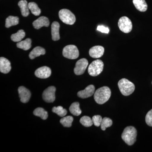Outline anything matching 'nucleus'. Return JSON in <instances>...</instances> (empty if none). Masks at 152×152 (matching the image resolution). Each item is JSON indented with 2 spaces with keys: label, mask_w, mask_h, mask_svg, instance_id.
Wrapping results in <instances>:
<instances>
[{
  "label": "nucleus",
  "mask_w": 152,
  "mask_h": 152,
  "mask_svg": "<svg viewBox=\"0 0 152 152\" xmlns=\"http://www.w3.org/2000/svg\"><path fill=\"white\" fill-rule=\"evenodd\" d=\"M111 95V91L110 88L104 86L99 88L95 92L94 99L97 103L102 104L109 100Z\"/></svg>",
  "instance_id": "nucleus-1"
},
{
  "label": "nucleus",
  "mask_w": 152,
  "mask_h": 152,
  "mask_svg": "<svg viewBox=\"0 0 152 152\" xmlns=\"http://www.w3.org/2000/svg\"><path fill=\"white\" fill-rule=\"evenodd\" d=\"M137 131L134 127L128 126L124 130L121 137L123 140L129 145H132L136 141Z\"/></svg>",
  "instance_id": "nucleus-2"
},
{
  "label": "nucleus",
  "mask_w": 152,
  "mask_h": 152,
  "mask_svg": "<svg viewBox=\"0 0 152 152\" xmlns=\"http://www.w3.org/2000/svg\"><path fill=\"white\" fill-rule=\"evenodd\" d=\"M118 86L120 91L124 96H129L134 91V85L126 79L120 80L118 83Z\"/></svg>",
  "instance_id": "nucleus-3"
},
{
  "label": "nucleus",
  "mask_w": 152,
  "mask_h": 152,
  "mask_svg": "<svg viewBox=\"0 0 152 152\" xmlns=\"http://www.w3.org/2000/svg\"><path fill=\"white\" fill-rule=\"evenodd\" d=\"M104 63L101 60H96L90 64L88 68V72L90 75L96 77L99 75L102 72Z\"/></svg>",
  "instance_id": "nucleus-4"
},
{
  "label": "nucleus",
  "mask_w": 152,
  "mask_h": 152,
  "mask_svg": "<svg viewBox=\"0 0 152 152\" xmlns=\"http://www.w3.org/2000/svg\"><path fill=\"white\" fill-rule=\"evenodd\" d=\"M60 20L66 24L73 25L76 21L75 15L70 11L67 9H63L59 12Z\"/></svg>",
  "instance_id": "nucleus-5"
},
{
  "label": "nucleus",
  "mask_w": 152,
  "mask_h": 152,
  "mask_svg": "<svg viewBox=\"0 0 152 152\" xmlns=\"http://www.w3.org/2000/svg\"><path fill=\"white\" fill-rule=\"evenodd\" d=\"M63 55L67 58L75 59L79 56L78 49L74 45H69L63 49Z\"/></svg>",
  "instance_id": "nucleus-6"
},
{
  "label": "nucleus",
  "mask_w": 152,
  "mask_h": 152,
  "mask_svg": "<svg viewBox=\"0 0 152 152\" xmlns=\"http://www.w3.org/2000/svg\"><path fill=\"white\" fill-rule=\"evenodd\" d=\"M118 26L120 30L125 33L130 32L132 29V22L127 17L120 18L118 22Z\"/></svg>",
  "instance_id": "nucleus-7"
},
{
  "label": "nucleus",
  "mask_w": 152,
  "mask_h": 152,
  "mask_svg": "<svg viewBox=\"0 0 152 152\" xmlns=\"http://www.w3.org/2000/svg\"><path fill=\"white\" fill-rule=\"evenodd\" d=\"M88 65V62L86 58H82L76 63L74 69V72L77 75H80L84 73Z\"/></svg>",
  "instance_id": "nucleus-8"
},
{
  "label": "nucleus",
  "mask_w": 152,
  "mask_h": 152,
  "mask_svg": "<svg viewBox=\"0 0 152 152\" xmlns=\"http://www.w3.org/2000/svg\"><path fill=\"white\" fill-rule=\"evenodd\" d=\"M56 88L54 86H50L44 91L42 98L45 102L48 103H52L54 102L56 99Z\"/></svg>",
  "instance_id": "nucleus-9"
},
{
  "label": "nucleus",
  "mask_w": 152,
  "mask_h": 152,
  "mask_svg": "<svg viewBox=\"0 0 152 152\" xmlns=\"http://www.w3.org/2000/svg\"><path fill=\"white\" fill-rule=\"evenodd\" d=\"M18 91L21 102L23 103H26L28 102L31 97V93L30 91L24 87L20 86Z\"/></svg>",
  "instance_id": "nucleus-10"
},
{
  "label": "nucleus",
  "mask_w": 152,
  "mask_h": 152,
  "mask_svg": "<svg viewBox=\"0 0 152 152\" xmlns=\"http://www.w3.org/2000/svg\"><path fill=\"white\" fill-rule=\"evenodd\" d=\"M51 70L48 67L42 66L39 68L35 72L36 77L41 79H46L50 76Z\"/></svg>",
  "instance_id": "nucleus-11"
},
{
  "label": "nucleus",
  "mask_w": 152,
  "mask_h": 152,
  "mask_svg": "<svg viewBox=\"0 0 152 152\" xmlns=\"http://www.w3.org/2000/svg\"><path fill=\"white\" fill-rule=\"evenodd\" d=\"M95 88L93 85H89L87 86L84 90L80 91L77 93L79 97L82 99H86L91 96L94 94Z\"/></svg>",
  "instance_id": "nucleus-12"
},
{
  "label": "nucleus",
  "mask_w": 152,
  "mask_h": 152,
  "mask_svg": "<svg viewBox=\"0 0 152 152\" xmlns=\"http://www.w3.org/2000/svg\"><path fill=\"white\" fill-rule=\"evenodd\" d=\"M104 48L101 46H95L89 50L90 56L94 58H101L104 55Z\"/></svg>",
  "instance_id": "nucleus-13"
},
{
  "label": "nucleus",
  "mask_w": 152,
  "mask_h": 152,
  "mask_svg": "<svg viewBox=\"0 0 152 152\" xmlns=\"http://www.w3.org/2000/svg\"><path fill=\"white\" fill-rule=\"evenodd\" d=\"M33 25L36 29H39L42 27H48L50 25V22L47 17L42 16L33 22Z\"/></svg>",
  "instance_id": "nucleus-14"
},
{
  "label": "nucleus",
  "mask_w": 152,
  "mask_h": 152,
  "mask_svg": "<svg viewBox=\"0 0 152 152\" xmlns=\"http://www.w3.org/2000/svg\"><path fill=\"white\" fill-rule=\"evenodd\" d=\"M11 63L8 60L4 57L0 58V71L4 74L8 73L11 70Z\"/></svg>",
  "instance_id": "nucleus-15"
},
{
  "label": "nucleus",
  "mask_w": 152,
  "mask_h": 152,
  "mask_svg": "<svg viewBox=\"0 0 152 152\" xmlns=\"http://www.w3.org/2000/svg\"><path fill=\"white\" fill-rule=\"evenodd\" d=\"M60 24L58 22H53L51 25V34L52 39L54 41L60 39Z\"/></svg>",
  "instance_id": "nucleus-16"
},
{
  "label": "nucleus",
  "mask_w": 152,
  "mask_h": 152,
  "mask_svg": "<svg viewBox=\"0 0 152 152\" xmlns=\"http://www.w3.org/2000/svg\"><path fill=\"white\" fill-rule=\"evenodd\" d=\"M45 50L43 48L40 47H37L31 52L29 55V57L31 59H34L41 55H45Z\"/></svg>",
  "instance_id": "nucleus-17"
},
{
  "label": "nucleus",
  "mask_w": 152,
  "mask_h": 152,
  "mask_svg": "<svg viewBox=\"0 0 152 152\" xmlns=\"http://www.w3.org/2000/svg\"><path fill=\"white\" fill-rule=\"evenodd\" d=\"M133 2L136 8L140 12H145L148 9V5L145 0H133Z\"/></svg>",
  "instance_id": "nucleus-18"
},
{
  "label": "nucleus",
  "mask_w": 152,
  "mask_h": 152,
  "mask_svg": "<svg viewBox=\"0 0 152 152\" xmlns=\"http://www.w3.org/2000/svg\"><path fill=\"white\" fill-rule=\"evenodd\" d=\"M18 5L20 9L22 15L25 17H27L29 15V9L27 1L26 0H21L19 2Z\"/></svg>",
  "instance_id": "nucleus-19"
},
{
  "label": "nucleus",
  "mask_w": 152,
  "mask_h": 152,
  "mask_svg": "<svg viewBox=\"0 0 152 152\" xmlns=\"http://www.w3.org/2000/svg\"><path fill=\"white\" fill-rule=\"evenodd\" d=\"M31 40L27 38L24 41H20L17 44V46L19 48L23 49L24 50H27L31 47Z\"/></svg>",
  "instance_id": "nucleus-20"
},
{
  "label": "nucleus",
  "mask_w": 152,
  "mask_h": 152,
  "mask_svg": "<svg viewBox=\"0 0 152 152\" xmlns=\"http://www.w3.org/2000/svg\"><path fill=\"white\" fill-rule=\"evenodd\" d=\"M69 111L74 115L78 116L81 115V110L80 108V104L77 102L73 103L69 107Z\"/></svg>",
  "instance_id": "nucleus-21"
},
{
  "label": "nucleus",
  "mask_w": 152,
  "mask_h": 152,
  "mask_svg": "<svg viewBox=\"0 0 152 152\" xmlns=\"http://www.w3.org/2000/svg\"><path fill=\"white\" fill-rule=\"evenodd\" d=\"M19 18L18 17L10 16L6 20L5 26L9 28L12 26H16L19 23Z\"/></svg>",
  "instance_id": "nucleus-22"
},
{
  "label": "nucleus",
  "mask_w": 152,
  "mask_h": 152,
  "mask_svg": "<svg viewBox=\"0 0 152 152\" xmlns=\"http://www.w3.org/2000/svg\"><path fill=\"white\" fill-rule=\"evenodd\" d=\"M26 36V33L23 30H20L18 32L13 34L11 37V40L14 42H20Z\"/></svg>",
  "instance_id": "nucleus-23"
},
{
  "label": "nucleus",
  "mask_w": 152,
  "mask_h": 152,
  "mask_svg": "<svg viewBox=\"0 0 152 152\" xmlns=\"http://www.w3.org/2000/svg\"><path fill=\"white\" fill-rule=\"evenodd\" d=\"M33 113L36 116L40 117L42 119L44 120H46L48 116V112L46 111L43 108L41 107L37 108L34 110Z\"/></svg>",
  "instance_id": "nucleus-24"
},
{
  "label": "nucleus",
  "mask_w": 152,
  "mask_h": 152,
  "mask_svg": "<svg viewBox=\"0 0 152 152\" xmlns=\"http://www.w3.org/2000/svg\"><path fill=\"white\" fill-rule=\"evenodd\" d=\"M29 9L31 10L32 13L35 16L39 15L41 10L38 7L37 4L34 2H30L28 4Z\"/></svg>",
  "instance_id": "nucleus-25"
},
{
  "label": "nucleus",
  "mask_w": 152,
  "mask_h": 152,
  "mask_svg": "<svg viewBox=\"0 0 152 152\" xmlns=\"http://www.w3.org/2000/svg\"><path fill=\"white\" fill-rule=\"evenodd\" d=\"M74 118L71 116L64 117L60 120V123L65 127H70L73 121Z\"/></svg>",
  "instance_id": "nucleus-26"
},
{
  "label": "nucleus",
  "mask_w": 152,
  "mask_h": 152,
  "mask_svg": "<svg viewBox=\"0 0 152 152\" xmlns=\"http://www.w3.org/2000/svg\"><path fill=\"white\" fill-rule=\"evenodd\" d=\"M52 111L61 117H64L67 113L66 110L64 109L61 106L54 107L52 109Z\"/></svg>",
  "instance_id": "nucleus-27"
},
{
  "label": "nucleus",
  "mask_w": 152,
  "mask_h": 152,
  "mask_svg": "<svg viewBox=\"0 0 152 152\" xmlns=\"http://www.w3.org/2000/svg\"><path fill=\"white\" fill-rule=\"evenodd\" d=\"M113 124V121L110 118L105 117L102 121L101 124V129L103 131H105L107 128L111 126Z\"/></svg>",
  "instance_id": "nucleus-28"
},
{
  "label": "nucleus",
  "mask_w": 152,
  "mask_h": 152,
  "mask_svg": "<svg viewBox=\"0 0 152 152\" xmlns=\"http://www.w3.org/2000/svg\"><path fill=\"white\" fill-rule=\"evenodd\" d=\"M80 122L83 126L87 127L91 126L93 124L92 119H91L89 117L87 116H84L82 117L80 120Z\"/></svg>",
  "instance_id": "nucleus-29"
},
{
  "label": "nucleus",
  "mask_w": 152,
  "mask_h": 152,
  "mask_svg": "<svg viewBox=\"0 0 152 152\" xmlns=\"http://www.w3.org/2000/svg\"><path fill=\"white\" fill-rule=\"evenodd\" d=\"M102 119V118L100 115H96L94 116L92 118L93 124L96 126L99 127L101 126Z\"/></svg>",
  "instance_id": "nucleus-30"
},
{
  "label": "nucleus",
  "mask_w": 152,
  "mask_h": 152,
  "mask_svg": "<svg viewBox=\"0 0 152 152\" xmlns=\"http://www.w3.org/2000/svg\"><path fill=\"white\" fill-rule=\"evenodd\" d=\"M145 121L147 125L152 127V109L147 114L145 117Z\"/></svg>",
  "instance_id": "nucleus-31"
},
{
  "label": "nucleus",
  "mask_w": 152,
  "mask_h": 152,
  "mask_svg": "<svg viewBox=\"0 0 152 152\" xmlns=\"http://www.w3.org/2000/svg\"><path fill=\"white\" fill-rule=\"evenodd\" d=\"M97 30L98 31H101V32L106 33V34H108L110 30L108 27H106L104 26H99L97 28Z\"/></svg>",
  "instance_id": "nucleus-32"
},
{
  "label": "nucleus",
  "mask_w": 152,
  "mask_h": 152,
  "mask_svg": "<svg viewBox=\"0 0 152 152\" xmlns=\"http://www.w3.org/2000/svg\"></svg>",
  "instance_id": "nucleus-33"
}]
</instances>
